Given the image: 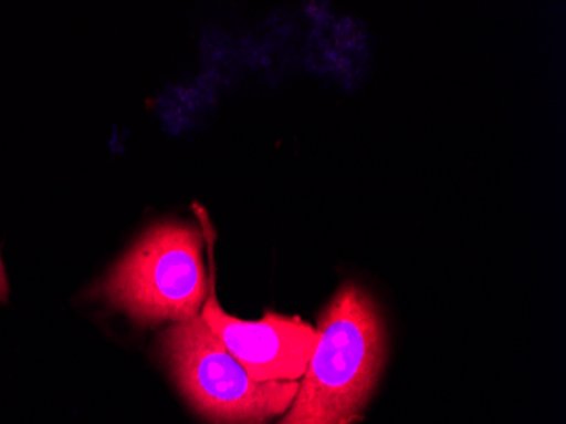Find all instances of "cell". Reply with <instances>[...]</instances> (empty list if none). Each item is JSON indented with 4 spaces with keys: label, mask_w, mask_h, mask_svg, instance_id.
Segmentation results:
<instances>
[{
    "label": "cell",
    "mask_w": 566,
    "mask_h": 424,
    "mask_svg": "<svg viewBox=\"0 0 566 424\" xmlns=\"http://www.w3.org/2000/svg\"><path fill=\"white\" fill-rule=\"evenodd\" d=\"M160 347L187 401L212 424L266 423L297 395V381H253L200 316L168 328Z\"/></svg>",
    "instance_id": "obj_3"
},
{
    "label": "cell",
    "mask_w": 566,
    "mask_h": 424,
    "mask_svg": "<svg viewBox=\"0 0 566 424\" xmlns=\"http://www.w3.org/2000/svg\"><path fill=\"white\" fill-rule=\"evenodd\" d=\"M95 294L145 327L199 318L209 294L202 232L187 223L153 226L95 287Z\"/></svg>",
    "instance_id": "obj_2"
},
{
    "label": "cell",
    "mask_w": 566,
    "mask_h": 424,
    "mask_svg": "<svg viewBox=\"0 0 566 424\" xmlns=\"http://www.w3.org/2000/svg\"><path fill=\"white\" fill-rule=\"evenodd\" d=\"M319 340L279 424H353L384 369L387 334L377 302L346 283L319 318Z\"/></svg>",
    "instance_id": "obj_1"
},
{
    "label": "cell",
    "mask_w": 566,
    "mask_h": 424,
    "mask_svg": "<svg viewBox=\"0 0 566 424\" xmlns=\"http://www.w3.org/2000/svg\"><path fill=\"white\" fill-rule=\"evenodd\" d=\"M200 320L256 382L298 381L319 340L317 328L297 316L266 312L262 320L243 321L228 314L219 304L214 279Z\"/></svg>",
    "instance_id": "obj_4"
},
{
    "label": "cell",
    "mask_w": 566,
    "mask_h": 424,
    "mask_svg": "<svg viewBox=\"0 0 566 424\" xmlns=\"http://www.w3.org/2000/svg\"><path fill=\"white\" fill-rule=\"evenodd\" d=\"M9 298L8 273H6L4 260H2V251H0V304H6Z\"/></svg>",
    "instance_id": "obj_5"
}]
</instances>
